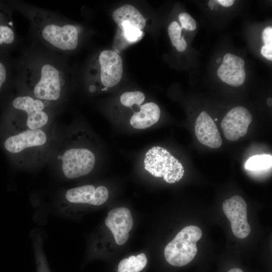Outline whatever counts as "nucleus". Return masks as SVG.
<instances>
[{
  "instance_id": "cd10ccee",
  "label": "nucleus",
  "mask_w": 272,
  "mask_h": 272,
  "mask_svg": "<svg viewBox=\"0 0 272 272\" xmlns=\"http://www.w3.org/2000/svg\"><path fill=\"white\" fill-rule=\"evenodd\" d=\"M216 1L223 7H226L231 6L234 2L233 0H218Z\"/></svg>"
},
{
  "instance_id": "7c9ffc66",
  "label": "nucleus",
  "mask_w": 272,
  "mask_h": 272,
  "mask_svg": "<svg viewBox=\"0 0 272 272\" xmlns=\"http://www.w3.org/2000/svg\"><path fill=\"white\" fill-rule=\"evenodd\" d=\"M271 98H268L267 99V104L269 106H271L272 104H271Z\"/></svg>"
},
{
  "instance_id": "2eb2a0df",
  "label": "nucleus",
  "mask_w": 272,
  "mask_h": 272,
  "mask_svg": "<svg viewBox=\"0 0 272 272\" xmlns=\"http://www.w3.org/2000/svg\"><path fill=\"white\" fill-rule=\"evenodd\" d=\"M160 109L155 103L148 102L140 106L139 111L131 117V125L138 129H143L156 123L160 116Z\"/></svg>"
},
{
  "instance_id": "a878e982",
  "label": "nucleus",
  "mask_w": 272,
  "mask_h": 272,
  "mask_svg": "<svg viewBox=\"0 0 272 272\" xmlns=\"http://www.w3.org/2000/svg\"><path fill=\"white\" fill-rule=\"evenodd\" d=\"M261 54L269 60H272V46L263 45L261 49Z\"/></svg>"
},
{
  "instance_id": "f8f14e48",
  "label": "nucleus",
  "mask_w": 272,
  "mask_h": 272,
  "mask_svg": "<svg viewBox=\"0 0 272 272\" xmlns=\"http://www.w3.org/2000/svg\"><path fill=\"white\" fill-rule=\"evenodd\" d=\"M244 64V60L241 57L232 53H227L218 69V76L223 82L230 86H240L245 79Z\"/></svg>"
},
{
  "instance_id": "7ed1b4c3",
  "label": "nucleus",
  "mask_w": 272,
  "mask_h": 272,
  "mask_svg": "<svg viewBox=\"0 0 272 272\" xmlns=\"http://www.w3.org/2000/svg\"><path fill=\"white\" fill-rule=\"evenodd\" d=\"M54 144L52 131L47 127L14 132L5 138L3 146L19 164L34 165L47 158Z\"/></svg>"
},
{
  "instance_id": "bb28decb",
  "label": "nucleus",
  "mask_w": 272,
  "mask_h": 272,
  "mask_svg": "<svg viewBox=\"0 0 272 272\" xmlns=\"http://www.w3.org/2000/svg\"><path fill=\"white\" fill-rule=\"evenodd\" d=\"M175 47L176 49L180 52L183 51L186 49L187 47V44L186 41L183 37H182L181 39L180 40V41L178 42V43L176 45Z\"/></svg>"
},
{
  "instance_id": "ddd939ff",
  "label": "nucleus",
  "mask_w": 272,
  "mask_h": 272,
  "mask_svg": "<svg viewBox=\"0 0 272 272\" xmlns=\"http://www.w3.org/2000/svg\"><path fill=\"white\" fill-rule=\"evenodd\" d=\"M108 189L102 185L95 187L89 184L71 188L65 193L67 201L75 203H88L99 206L105 203L108 199Z\"/></svg>"
},
{
  "instance_id": "9d476101",
  "label": "nucleus",
  "mask_w": 272,
  "mask_h": 272,
  "mask_svg": "<svg viewBox=\"0 0 272 272\" xmlns=\"http://www.w3.org/2000/svg\"><path fill=\"white\" fill-rule=\"evenodd\" d=\"M105 224L112 232L116 243L122 245L128 239L133 221L130 210L120 207L109 212Z\"/></svg>"
},
{
  "instance_id": "393cba45",
  "label": "nucleus",
  "mask_w": 272,
  "mask_h": 272,
  "mask_svg": "<svg viewBox=\"0 0 272 272\" xmlns=\"http://www.w3.org/2000/svg\"><path fill=\"white\" fill-rule=\"evenodd\" d=\"M7 78L6 66L3 61H0V91L5 83Z\"/></svg>"
},
{
  "instance_id": "4be33fe9",
  "label": "nucleus",
  "mask_w": 272,
  "mask_h": 272,
  "mask_svg": "<svg viewBox=\"0 0 272 272\" xmlns=\"http://www.w3.org/2000/svg\"><path fill=\"white\" fill-rule=\"evenodd\" d=\"M181 28L179 24L173 21L170 24L168 28L169 36L172 45L175 46L181 39Z\"/></svg>"
},
{
  "instance_id": "412c9836",
  "label": "nucleus",
  "mask_w": 272,
  "mask_h": 272,
  "mask_svg": "<svg viewBox=\"0 0 272 272\" xmlns=\"http://www.w3.org/2000/svg\"><path fill=\"white\" fill-rule=\"evenodd\" d=\"M120 28L123 31L125 38L129 42L137 41L144 35L142 30L127 22L123 23Z\"/></svg>"
},
{
  "instance_id": "f03ea898",
  "label": "nucleus",
  "mask_w": 272,
  "mask_h": 272,
  "mask_svg": "<svg viewBox=\"0 0 272 272\" xmlns=\"http://www.w3.org/2000/svg\"><path fill=\"white\" fill-rule=\"evenodd\" d=\"M17 8L29 20L31 34L37 42L35 44L62 54L78 46L79 28L63 16L23 2Z\"/></svg>"
},
{
  "instance_id": "6e6552de",
  "label": "nucleus",
  "mask_w": 272,
  "mask_h": 272,
  "mask_svg": "<svg viewBox=\"0 0 272 272\" xmlns=\"http://www.w3.org/2000/svg\"><path fill=\"white\" fill-rule=\"evenodd\" d=\"M222 208L230 222L234 235L243 239L250 234L251 228L247 222V204L239 195H235L224 201Z\"/></svg>"
},
{
  "instance_id": "473e14b6",
  "label": "nucleus",
  "mask_w": 272,
  "mask_h": 272,
  "mask_svg": "<svg viewBox=\"0 0 272 272\" xmlns=\"http://www.w3.org/2000/svg\"><path fill=\"white\" fill-rule=\"evenodd\" d=\"M217 119H218L217 118H216V119H215V121H217Z\"/></svg>"
},
{
  "instance_id": "c756f323",
  "label": "nucleus",
  "mask_w": 272,
  "mask_h": 272,
  "mask_svg": "<svg viewBox=\"0 0 272 272\" xmlns=\"http://www.w3.org/2000/svg\"><path fill=\"white\" fill-rule=\"evenodd\" d=\"M216 2V1H210L209 2V7L213 10V6L214 5V3Z\"/></svg>"
},
{
  "instance_id": "1a4fd4ad",
  "label": "nucleus",
  "mask_w": 272,
  "mask_h": 272,
  "mask_svg": "<svg viewBox=\"0 0 272 272\" xmlns=\"http://www.w3.org/2000/svg\"><path fill=\"white\" fill-rule=\"evenodd\" d=\"M252 120L249 111L243 106L231 109L223 118L221 126L227 140L234 142L244 137Z\"/></svg>"
},
{
  "instance_id": "f3484780",
  "label": "nucleus",
  "mask_w": 272,
  "mask_h": 272,
  "mask_svg": "<svg viewBox=\"0 0 272 272\" xmlns=\"http://www.w3.org/2000/svg\"><path fill=\"white\" fill-rule=\"evenodd\" d=\"M7 14L0 11V46L14 44L17 39L13 22Z\"/></svg>"
},
{
  "instance_id": "dca6fc26",
  "label": "nucleus",
  "mask_w": 272,
  "mask_h": 272,
  "mask_svg": "<svg viewBox=\"0 0 272 272\" xmlns=\"http://www.w3.org/2000/svg\"><path fill=\"white\" fill-rule=\"evenodd\" d=\"M112 17L119 28L123 23L127 22L142 30L146 25L143 16L138 9L130 5L116 9L112 13Z\"/></svg>"
},
{
  "instance_id": "20e7f679",
  "label": "nucleus",
  "mask_w": 272,
  "mask_h": 272,
  "mask_svg": "<svg viewBox=\"0 0 272 272\" xmlns=\"http://www.w3.org/2000/svg\"><path fill=\"white\" fill-rule=\"evenodd\" d=\"M50 103L23 92L12 103L14 132L47 127L51 120Z\"/></svg>"
},
{
  "instance_id": "a211bd4d",
  "label": "nucleus",
  "mask_w": 272,
  "mask_h": 272,
  "mask_svg": "<svg viewBox=\"0 0 272 272\" xmlns=\"http://www.w3.org/2000/svg\"><path fill=\"white\" fill-rule=\"evenodd\" d=\"M148 260L144 253L122 259L119 263L117 272H140L146 266Z\"/></svg>"
},
{
  "instance_id": "4468645a",
  "label": "nucleus",
  "mask_w": 272,
  "mask_h": 272,
  "mask_svg": "<svg viewBox=\"0 0 272 272\" xmlns=\"http://www.w3.org/2000/svg\"><path fill=\"white\" fill-rule=\"evenodd\" d=\"M194 129L201 144L211 148H218L222 145V140L217 126L206 111H202L197 117Z\"/></svg>"
},
{
  "instance_id": "39448f33",
  "label": "nucleus",
  "mask_w": 272,
  "mask_h": 272,
  "mask_svg": "<svg viewBox=\"0 0 272 272\" xmlns=\"http://www.w3.org/2000/svg\"><path fill=\"white\" fill-rule=\"evenodd\" d=\"M78 143L79 135L73 134L63 139L56 151L58 165L63 174L69 179L88 174L95 165L96 157L93 151Z\"/></svg>"
},
{
  "instance_id": "2f4dec72",
  "label": "nucleus",
  "mask_w": 272,
  "mask_h": 272,
  "mask_svg": "<svg viewBox=\"0 0 272 272\" xmlns=\"http://www.w3.org/2000/svg\"><path fill=\"white\" fill-rule=\"evenodd\" d=\"M221 61V58H219L216 60L217 63H219Z\"/></svg>"
},
{
  "instance_id": "b1692460",
  "label": "nucleus",
  "mask_w": 272,
  "mask_h": 272,
  "mask_svg": "<svg viewBox=\"0 0 272 272\" xmlns=\"http://www.w3.org/2000/svg\"><path fill=\"white\" fill-rule=\"evenodd\" d=\"M262 38L264 45L272 46V27L265 28L262 33Z\"/></svg>"
},
{
  "instance_id": "9b49d317",
  "label": "nucleus",
  "mask_w": 272,
  "mask_h": 272,
  "mask_svg": "<svg viewBox=\"0 0 272 272\" xmlns=\"http://www.w3.org/2000/svg\"><path fill=\"white\" fill-rule=\"evenodd\" d=\"M100 79L105 87H111L120 81L123 74L122 60L115 51H102L99 55Z\"/></svg>"
},
{
  "instance_id": "0eeeda50",
  "label": "nucleus",
  "mask_w": 272,
  "mask_h": 272,
  "mask_svg": "<svg viewBox=\"0 0 272 272\" xmlns=\"http://www.w3.org/2000/svg\"><path fill=\"white\" fill-rule=\"evenodd\" d=\"M148 156L150 166L145 169L157 177H163L169 183L179 181L183 177L184 170L182 164L166 149L161 147H153Z\"/></svg>"
},
{
  "instance_id": "c85d7f7f",
  "label": "nucleus",
  "mask_w": 272,
  "mask_h": 272,
  "mask_svg": "<svg viewBox=\"0 0 272 272\" xmlns=\"http://www.w3.org/2000/svg\"><path fill=\"white\" fill-rule=\"evenodd\" d=\"M228 272H243L242 270L238 268L230 269Z\"/></svg>"
},
{
  "instance_id": "f257e3e1",
  "label": "nucleus",
  "mask_w": 272,
  "mask_h": 272,
  "mask_svg": "<svg viewBox=\"0 0 272 272\" xmlns=\"http://www.w3.org/2000/svg\"><path fill=\"white\" fill-rule=\"evenodd\" d=\"M36 44L25 50L20 62L24 92L51 104L63 99L67 84L62 57Z\"/></svg>"
},
{
  "instance_id": "aec40b11",
  "label": "nucleus",
  "mask_w": 272,
  "mask_h": 272,
  "mask_svg": "<svg viewBox=\"0 0 272 272\" xmlns=\"http://www.w3.org/2000/svg\"><path fill=\"white\" fill-rule=\"evenodd\" d=\"M145 99L144 94L139 91L126 92L123 93L120 98L121 103L127 107H131L134 104L140 106Z\"/></svg>"
},
{
  "instance_id": "423d86ee",
  "label": "nucleus",
  "mask_w": 272,
  "mask_h": 272,
  "mask_svg": "<svg viewBox=\"0 0 272 272\" xmlns=\"http://www.w3.org/2000/svg\"><path fill=\"white\" fill-rule=\"evenodd\" d=\"M201 230L189 225L179 232L164 249L166 261L175 266H182L191 261L197 251L196 242L201 237Z\"/></svg>"
},
{
  "instance_id": "6ab92c4d",
  "label": "nucleus",
  "mask_w": 272,
  "mask_h": 272,
  "mask_svg": "<svg viewBox=\"0 0 272 272\" xmlns=\"http://www.w3.org/2000/svg\"><path fill=\"white\" fill-rule=\"evenodd\" d=\"M272 156L270 155H256L250 157L246 162L245 167L249 170H258L271 167Z\"/></svg>"
},
{
  "instance_id": "5701e85b",
  "label": "nucleus",
  "mask_w": 272,
  "mask_h": 272,
  "mask_svg": "<svg viewBox=\"0 0 272 272\" xmlns=\"http://www.w3.org/2000/svg\"><path fill=\"white\" fill-rule=\"evenodd\" d=\"M181 24V29L184 28L189 31H193L196 28V22L195 20L186 13H180L178 16Z\"/></svg>"
}]
</instances>
